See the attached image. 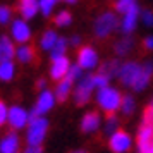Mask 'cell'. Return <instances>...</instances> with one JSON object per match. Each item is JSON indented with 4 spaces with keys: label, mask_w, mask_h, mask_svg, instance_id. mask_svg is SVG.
I'll return each instance as SVG.
<instances>
[{
    "label": "cell",
    "mask_w": 153,
    "mask_h": 153,
    "mask_svg": "<svg viewBox=\"0 0 153 153\" xmlns=\"http://www.w3.org/2000/svg\"><path fill=\"white\" fill-rule=\"evenodd\" d=\"M67 45H69V40H65L64 36H59V40H57L55 47L50 50V59L53 60L57 57H62L65 55V50H67Z\"/></svg>",
    "instance_id": "obj_25"
},
{
    "label": "cell",
    "mask_w": 153,
    "mask_h": 153,
    "mask_svg": "<svg viewBox=\"0 0 153 153\" xmlns=\"http://www.w3.org/2000/svg\"><path fill=\"white\" fill-rule=\"evenodd\" d=\"M102 124V119L98 112H88L81 120V131L83 132H95Z\"/></svg>",
    "instance_id": "obj_18"
},
{
    "label": "cell",
    "mask_w": 153,
    "mask_h": 153,
    "mask_svg": "<svg viewBox=\"0 0 153 153\" xmlns=\"http://www.w3.org/2000/svg\"><path fill=\"white\" fill-rule=\"evenodd\" d=\"M19 14L22 19H33L38 12H40V5H38V0H19Z\"/></svg>",
    "instance_id": "obj_15"
},
{
    "label": "cell",
    "mask_w": 153,
    "mask_h": 153,
    "mask_svg": "<svg viewBox=\"0 0 153 153\" xmlns=\"http://www.w3.org/2000/svg\"><path fill=\"white\" fill-rule=\"evenodd\" d=\"M14 57H16L14 40L10 36H0V62L12 60Z\"/></svg>",
    "instance_id": "obj_16"
},
{
    "label": "cell",
    "mask_w": 153,
    "mask_h": 153,
    "mask_svg": "<svg viewBox=\"0 0 153 153\" xmlns=\"http://www.w3.org/2000/svg\"><path fill=\"white\" fill-rule=\"evenodd\" d=\"M93 83H95V88H97V90H100V88L108 86L110 79L105 76V74H102V72H97V74H93Z\"/></svg>",
    "instance_id": "obj_32"
},
{
    "label": "cell",
    "mask_w": 153,
    "mask_h": 153,
    "mask_svg": "<svg viewBox=\"0 0 153 153\" xmlns=\"http://www.w3.org/2000/svg\"><path fill=\"white\" fill-rule=\"evenodd\" d=\"M153 146V126L143 124L138 132V152L148 153Z\"/></svg>",
    "instance_id": "obj_13"
},
{
    "label": "cell",
    "mask_w": 153,
    "mask_h": 153,
    "mask_svg": "<svg viewBox=\"0 0 153 153\" xmlns=\"http://www.w3.org/2000/svg\"><path fill=\"white\" fill-rule=\"evenodd\" d=\"M141 69H143V65L139 62H134V60H127V62L120 64V69H119V81L124 84V86H131L136 83V79L138 76L141 74Z\"/></svg>",
    "instance_id": "obj_6"
},
{
    "label": "cell",
    "mask_w": 153,
    "mask_h": 153,
    "mask_svg": "<svg viewBox=\"0 0 153 153\" xmlns=\"http://www.w3.org/2000/svg\"><path fill=\"white\" fill-rule=\"evenodd\" d=\"M7 114H9V107L0 100V126H4L7 122Z\"/></svg>",
    "instance_id": "obj_35"
},
{
    "label": "cell",
    "mask_w": 153,
    "mask_h": 153,
    "mask_svg": "<svg viewBox=\"0 0 153 153\" xmlns=\"http://www.w3.org/2000/svg\"><path fill=\"white\" fill-rule=\"evenodd\" d=\"M119 69H120V62H119L117 59H112V60H107L105 64H102L98 72H102V74H105L108 79H112V77H117Z\"/></svg>",
    "instance_id": "obj_23"
},
{
    "label": "cell",
    "mask_w": 153,
    "mask_h": 153,
    "mask_svg": "<svg viewBox=\"0 0 153 153\" xmlns=\"http://www.w3.org/2000/svg\"><path fill=\"white\" fill-rule=\"evenodd\" d=\"M139 14H141V7L138 5V2L122 14V17H120V24H119V28H120V31H122V35L129 36L131 33L136 31L138 22H139Z\"/></svg>",
    "instance_id": "obj_5"
},
{
    "label": "cell",
    "mask_w": 153,
    "mask_h": 153,
    "mask_svg": "<svg viewBox=\"0 0 153 153\" xmlns=\"http://www.w3.org/2000/svg\"><path fill=\"white\" fill-rule=\"evenodd\" d=\"M64 2H65V4H69V5H72V4H76L77 0H64Z\"/></svg>",
    "instance_id": "obj_40"
},
{
    "label": "cell",
    "mask_w": 153,
    "mask_h": 153,
    "mask_svg": "<svg viewBox=\"0 0 153 153\" xmlns=\"http://www.w3.org/2000/svg\"><path fill=\"white\" fill-rule=\"evenodd\" d=\"M12 21V9L9 5H0V24L5 26Z\"/></svg>",
    "instance_id": "obj_31"
},
{
    "label": "cell",
    "mask_w": 153,
    "mask_h": 153,
    "mask_svg": "<svg viewBox=\"0 0 153 153\" xmlns=\"http://www.w3.org/2000/svg\"><path fill=\"white\" fill-rule=\"evenodd\" d=\"M131 145H132L131 136H129L126 131H122V129L115 131L110 136V139H108V146H110V150L114 153H124V152H127V150L131 148Z\"/></svg>",
    "instance_id": "obj_11"
},
{
    "label": "cell",
    "mask_w": 153,
    "mask_h": 153,
    "mask_svg": "<svg viewBox=\"0 0 153 153\" xmlns=\"http://www.w3.org/2000/svg\"><path fill=\"white\" fill-rule=\"evenodd\" d=\"M16 76V65L12 60H4L0 62V81L7 83V81H12Z\"/></svg>",
    "instance_id": "obj_24"
},
{
    "label": "cell",
    "mask_w": 153,
    "mask_h": 153,
    "mask_svg": "<svg viewBox=\"0 0 153 153\" xmlns=\"http://www.w3.org/2000/svg\"><path fill=\"white\" fill-rule=\"evenodd\" d=\"M134 48V40H132L131 36H122L120 40L114 43V52H115V55L117 57H126L129 55Z\"/></svg>",
    "instance_id": "obj_19"
},
{
    "label": "cell",
    "mask_w": 153,
    "mask_h": 153,
    "mask_svg": "<svg viewBox=\"0 0 153 153\" xmlns=\"http://www.w3.org/2000/svg\"><path fill=\"white\" fill-rule=\"evenodd\" d=\"M136 4V0H115V10L119 14H124L129 7H132Z\"/></svg>",
    "instance_id": "obj_33"
},
{
    "label": "cell",
    "mask_w": 153,
    "mask_h": 153,
    "mask_svg": "<svg viewBox=\"0 0 153 153\" xmlns=\"http://www.w3.org/2000/svg\"><path fill=\"white\" fill-rule=\"evenodd\" d=\"M83 69L77 65V64H71V67H69V72H67V79L69 81H72V83H76V81H79L81 77H83Z\"/></svg>",
    "instance_id": "obj_30"
},
{
    "label": "cell",
    "mask_w": 153,
    "mask_h": 153,
    "mask_svg": "<svg viewBox=\"0 0 153 153\" xmlns=\"http://www.w3.org/2000/svg\"><path fill=\"white\" fill-rule=\"evenodd\" d=\"M72 81H69L67 77H64V79H60V81H57V86H55V98L59 100V102H65L67 98H69L71 91H72Z\"/></svg>",
    "instance_id": "obj_20"
},
{
    "label": "cell",
    "mask_w": 153,
    "mask_h": 153,
    "mask_svg": "<svg viewBox=\"0 0 153 153\" xmlns=\"http://www.w3.org/2000/svg\"><path fill=\"white\" fill-rule=\"evenodd\" d=\"M57 40H59L57 31H53V29H47V31L42 35V38H40V48H42L43 52H50V50L55 47Z\"/></svg>",
    "instance_id": "obj_22"
},
{
    "label": "cell",
    "mask_w": 153,
    "mask_h": 153,
    "mask_svg": "<svg viewBox=\"0 0 153 153\" xmlns=\"http://www.w3.org/2000/svg\"><path fill=\"white\" fill-rule=\"evenodd\" d=\"M69 45H72V47H79V45H81V38H79L77 35H74L69 40Z\"/></svg>",
    "instance_id": "obj_38"
},
{
    "label": "cell",
    "mask_w": 153,
    "mask_h": 153,
    "mask_svg": "<svg viewBox=\"0 0 153 153\" xmlns=\"http://www.w3.org/2000/svg\"><path fill=\"white\" fill-rule=\"evenodd\" d=\"M148 108H150V110L153 112V102H152V105H150V107H148Z\"/></svg>",
    "instance_id": "obj_42"
},
{
    "label": "cell",
    "mask_w": 153,
    "mask_h": 153,
    "mask_svg": "<svg viewBox=\"0 0 153 153\" xmlns=\"http://www.w3.org/2000/svg\"><path fill=\"white\" fill-rule=\"evenodd\" d=\"M69 67H71V60L67 59V55L57 57V59L52 60V65H50V77L53 81H60L67 76Z\"/></svg>",
    "instance_id": "obj_12"
},
{
    "label": "cell",
    "mask_w": 153,
    "mask_h": 153,
    "mask_svg": "<svg viewBox=\"0 0 153 153\" xmlns=\"http://www.w3.org/2000/svg\"><path fill=\"white\" fill-rule=\"evenodd\" d=\"M148 153H153V146H152V148H150V152H148Z\"/></svg>",
    "instance_id": "obj_43"
},
{
    "label": "cell",
    "mask_w": 153,
    "mask_h": 153,
    "mask_svg": "<svg viewBox=\"0 0 153 153\" xmlns=\"http://www.w3.org/2000/svg\"><path fill=\"white\" fill-rule=\"evenodd\" d=\"M24 153H43V150H42V146H28L24 150Z\"/></svg>",
    "instance_id": "obj_37"
},
{
    "label": "cell",
    "mask_w": 153,
    "mask_h": 153,
    "mask_svg": "<svg viewBox=\"0 0 153 153\" xmlns=\"http://www.w3.org/2000/svg\"><path fill=\"white\" fill-rule=\"evenodd\" d=\"M16 59L21 64H29L35 60V48L28 45V43H22L16 48Z\"/></svg>",
    "instance_id": "obj_21"
},
{
    "label": "cell",
    "mask_w": 153,
    "mask_h": 153,
    "mask_svg": "<svg viewBox=\"0 0 153 153\" xmlns=\"http://www.w3.org/2000/svg\"><path fill=\"white\" fill-rule=\"evenodd\" d=\"M97 103L105 114H115V112L120 108L122 95H120L119 90L112 88L110 84H108V86L100 88V90L97 91Z\"/></svg>",
    "instance_id": "obj_2"
},
{
    "label": "cell",
    "mask_w": 153,
    "mask_h": 153,
    "mask_svg": "<svg viewBox=\"0 0 153 153\" xmlns=\"http://www.w3.org/2000/svg\"><path fill=\"white\" fill-rule=\"evenodd\" d=\"M47 131H48V120L45 119V115L29 117L28 131H26L28 146H42L43 139L47 136Z\"/></svg>",
    "instance_id": "obj_3"
},
{
    "label": "cell",
    "mask_w": 153,
    "mask_h": 153,
    "mask_svg": "<svg viewBox=\"0 0 153 153\" xmlns=\"http://www.w3.org/2000/svg\"><path fill=\"white\" fill-rule=\"evenodd\" d=\"M98 62H100V57H98V52L93 47L86 45V47H81L79 48V52H77V65L83 71L97 69Z\"/></svg>",
    "instance_id": "obj_8"
},
{
    "label": "cell",
    "mask_w": 153,
    "mask_h": 153,
    "mask_svg": "<svg viewBox=\"0 0 153 153\" xmlns=\"http://www.w3.org/2000/svg\"><path fill=\"white\" fill-rule=\"evenodd\" d=\"M7 124L14 129V131H19L22 127H28L29 124V112L24 110L19 105H14L9 108L7 114Z\"/></svg>",
    "instance_id": "obj_10"
},
{
    "label": "cell",
    "mask_w": 153,
    "mask_h": 153,
    "mask_svg": "<svg viewBox=\"0 0 153 153\" xmlns=\"http://www.w3.org/2000/svg\"><path fill=\"white\" fill-rule=\"evenodd\" d=\"M93 90H97L95 83H93V74H86V76L81 77L76 84V90H74V102H76V105L88 103Z\"/></svg>",
    "instance_id": "obj_4"
},
{
    "label": "cell",
    "mask_w": 153,
    "mask_h": 153,
    "mask_svg": "<svg viewBox=\"0 0 153 153\" xmlns=\"http://www.w3.org/2000/svg\"><path fill=\"white\" fill-rule=\"evenodd\" d=\"M143 47H145L146 50H153V35L146 36L145 40H143Z\"/></svg>",
    "instance_id": "obj_36"
},
{
    "label": "cell",
    "mask_w": 153,
    "mask_h": 153,
    "mask_svg": "<svg viewBox=\"0 0 153 153\" xmlns=\"http://www.w3.org/2000/svg\"><path fill=\"white\" fill-rule=\"evenodd\" d=\"M36 88H38V90H47V81H45V79H38V83H36Z\"/></svg>",
    "instance_id": "obj_39"
},
{
    "label": "cell",
    "mask_w": 153,
    "mask_h": 153,
    "mask_svg": "<svg viewBox=\"0 0 153 153\" xmlns=\"http://www.w3.org/2000/svg\"><path fill=\"white\" fill-rule=\"evenodd\" d=\"M139 21L143 22L146 28H153V10H143V9H141Z\"/></svg>",
    "instance_id": "obj_34"
},
{
    "label": "cell",
    "mask_w": 153,
    "mask_h": 153,
    "mask_svg": "<svg viewBox=\"0 0 153 153\" xmlns=\"http://www.w3.org/2000/svg\"><path fill=\"white\" fill-rule=\"evenodd\" d=\"M59 0H38V5H40V12L45 17H50L55 10V5Z\"/></svg>",
    "instance_id": "obj_27"
},
{
    "label": "cell",
    "mask_w": 153,
    "mask_h": 153,
    "mask_svg": "<svg viewBox=\"0 0 153 153\" xmlns=\"http://www.w3.org/2000/svg\"><path fill=\"white\" fill-rule=\"evenodd\" d=\"M134 108H136L134 98H132L131 95H124V97H122V103H120V110L124 112L126 115H129V114L134 112Z\"/></svg>",
    "instance_id": "obj_28"
},
{
    "label": "cell",
    "mask_w": 153,
    "mask_h": 153,
    "mask_svg": "<svg viewBox=\"0 0 153 153\" xmlns=\"http://www.w3.org/2000/svg\"><path fill=\"white\" fill-rule=\"evenodd\" d=\"M19 138L16 132H9L0 139V153H17L19 152Z\"/></svg>",
    "instance_id": "obj_17"
},
{
    "label": "cell",
    "mask_w": 153,
    "mask_h": 153,
    "mask_svg": "<svg viewBox=\"0 0 153 153\" xmlns=\"http://www.w3.org/2000/svg\"><path fill=\"white\" fill-rule=\"evenodd\" d=\"M115 131H119V119L115 117V114H108L107 122H105V132L112 136Z\"/></svg>",
    "instance_id": "obj_29"
},
{
    "label": "cell",
    "mask_w": 153,
    "mask_h": 153,
    "mask_svg": "<svg viewBox=\"0 0 153 153\" xmlns=\"http://www.w3.org/2000/svg\"><path fill=\"white\" fill-rule=\"evenodd\" d=\"M57 98H55V93H52L50 90H43L40 93V97L36 100L33 110L29 114V117H38V115H45L47 112H50L55 105Z\"/></svg>",
    "instance_id": "obj_9"
},
{
    "label": "cell",
    "mask_w": 153,
    "mask_h": 153,
    "mask_svg": "<svg viewBox=\"0 0 153 153\" xmlns=\"http://www.w3.org/2000/svg\"><path fill=\"white\" fill-rule=\"evenodd\" d=\"M53 22H55V26L59 28H67L71 26V22H72V16H71L69 10H59L53 17Z\"/></svg>",
    "instance_id": "obj_26"
},
{
    "label": "cell",
    "mask_w": 153,
    "mask_h": 153,
    "mask_svg": "<svg viewBox=\"0 0 153 153\" xmlns=\"http://www.w3.org/2000/svg\"><path fill=\"white\" fill-rule=\"evenodd\" d=\"M119 24H120V21H119V17L115 12H110V10L102 12L95 19V22H93V35L97 36L98 40H105L112 33L117 31Z\"/></svg>",
    "instance_id": "obj_1"
},
{
    "label": "cell",
    "mask_w": 153,
    "mask_h": 153,
    "mask_svg": "<svg viewBox=\"0 0 153 153\" xmlns=\"http://www.w3.org/2000/svg\"><path fill=\"white\" fill-rule=\"evenodd\" d=\"M33 36V31H31V26L28 24L26 19H14L10 21V38L14 40L17 45H22V43H28Z\"/></svg>",
    "instance_id": "obj_7"
},
{
    "label": "cell",
    "mask_w": 153,
    "mask_h": 153,
    "mask_svg": "<svg viewBox=\"0 0 153 153\" xmlns=\"http://www.w3.org/2000/svg\"><path fill=\"white\" fill-rule=\"evenodd\" d=\"M152 76H153V60H146V62L143 64L141 74L138 76L136 83L132 84V90H134V91H143L146 86H148V83H150Z\"/></svg>",
    "instance_id": "obj_14"
},
{
    "label": "cell",
    "mask_w": 153,
    "mask_h": 153,
    "mask_svg": "<svg viewBox=\"0 0 153 153\" xmlns=\"http://www.w3.org/2000/svg\"><path fill=\"white\" fill-rule=\"evenodd\" d=\"M71 153H86L84 150H76V152H71Z\"/></svg>",
    "instance_id": "obj_41"
}]
</instances>
